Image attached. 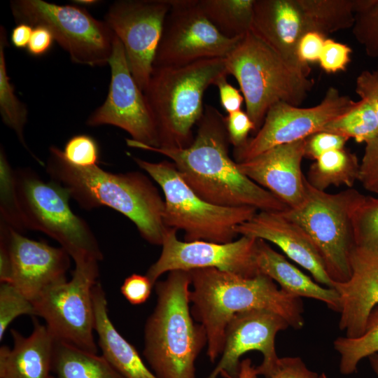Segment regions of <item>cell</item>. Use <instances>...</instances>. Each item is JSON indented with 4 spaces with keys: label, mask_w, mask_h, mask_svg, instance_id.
Listing matches in <instances>:
<instances>
[{
    "label": "cell",
    "mask_w": 378,
    "mask_h": 378,
    "mask_svg": "<svg viewBox=\"0 0 378 378\" xmlns=\"http://www.w3.org/2000/svg\"><path fill=\"white\" fill-rule=\"evenodd\" d=\"M133 160L163 192L165 227L183 230L186 241L231 242L237 235L236 227L258 212L253 207H225L206 202L184 181L172 161L151 162L139 158Z\"/></svg>",
    "instance_id": "cell-7"
},
{
    "label": "cell",
    "mask_w": 378,
    "mask_h": 378,
    "mask_svg": "<svg viewBox=\"0 0 378 378\" xmlns=\"http://www.w3.org/2000/svg\"><path fill=\"white\" fill-rule=\"evenodd\" d=\"M75 2L77 4L85 5V6H92V5L97 4L98 1H94V0H78V1H75Z\"/></svg>",
    "instance_id": "cell-52"
},
{
    "label": "cell",
    "mask_w": 378,
    "mask_h": 378,
    "mask_svg": "<svg viewBox=\"0 0 378 378\" xmlns=\"http://www.w3.org/2000/svg\"><path fill=\"white\" fill-rule=\"evenodd\" d=\"M348 140L344 136L330 132L315 133L306 139L305 158L316 160L326 152L344 148Z\"/></svg>",
    "instance_id": "cell-41"
},
{
    "label": "cell",
    "mask_w": 378,
    "mask_h": 378,
    "mask_svg": "<svg viewBox=\"0 0 378 378\" xmlns=\"http://www.w3.org/2000/svg\"><path fill=\"white\" fill-rule=\"evenodd\" d=\"M306 139L273 147L248 160L237 162L241 172L290 209L300 207L307 196L302 171Z\"/></svg>",
    "instance_id": "cell-19"
},
{
    "label": "cell",
    "mask_w": 378,
    "mask_h": 378,
    "mask_svg": "<svg viewBox=\"0 0 378 378\" xmlns=\"http://www.w3.org/2000/svg\"><path fill=\"white\" fill-rule=\"evenodd\" d=\"M357 102L330 87L321 102L302 108L279 102L272 106L255 136L241 147L234 148L236 162L251 159L277 146L290 144L322 132L334 119L352 109Z\"/></svg>",
    "instance_id": "cell-13"
},
{
    "label": "cell",
    "mask_w": 378,
    "mask_h": 378,
    "mask_svg": "<svg viewBox=\"0 0 378 378\" xmlns=\"http://www.w3.org/2000/svg\"><path fill=\"white\" fill-rule=\"evenodd\" d=\"M10 8L17 24L47 27L74 63L91 67L108 64L115 35L104 20L84 8L43 0H13Z\"/></svg>",
    "instance_id": "cell-10"
},
{
    "label": "cell",
    "mask_w": 378,
    "mask_h": 378,
    "mask_svg": "<svg viewBox=\"0 0 378 378\" xmlns=\"http://www.w3.org/2000/svg\"><path fill=\"white\" fill-rule=\"evenodd\" d=\"M356 94L372 108L378 119V70L363 71L356 78Z\"/></svg>",
    "instance_id": "cell-44"
},
{
    "label": "cell",
    "mask_w": 378,
    "mask_h": 378,
    "mask_svg": "<svg viewBox=\"0 0 378 378\" xmlns=\"http://www.w3.org/2000/svg\"><path fill=\"white\" fill-rule=\"evenodd\" d=\"M256 368L253 365L249 358L241 361L237 378H258Z\"/></svg>",
    "instance_id": "cell-50"
},
{
    "label": "cell",
    "mask_w": 378,
    "mask_h": 378,
    "mask_svg": "<svg viewBox=\"0 0 378 378\" xmlns=\"http://www.w3.org/2000/svg\"><path fill=\"white\" fill-rule=\"evenodd\" d=\"M368 359L373 372L378 377V353L371 355Z\"/></svg>",
    "instance_id": "cell-51"
},
{
    "label": "cell",
    "mask_w": 378,
    "mask_h": 378,
    "mask_svg": "<svg viewBox=\"0 0 378 378\" xmlns=\"http://www.w3.org/2000/svg\"><path fill=\"white\" fill-rule=\"evenodd\" d=\"M333 346L340 355V372L344 375L356 372L362 359L378 353V306L372 311L361 335L337 337Z\"/></svg>",
    "instance_id": "cell-31"
},
{
    "label": "cell",
    "mask_w": 378,
    "mask_h": 378,
    "mask_svg": "<svg viewBox=\"0 0 378 378\" xmlns=\"http://www.w3.org/2000/svg\"><path fill=\"white\" fill-rule=\"evenodd\" d=\"M322 132L352 138L367 145L378 138V119L368 102L360 99L349 111L328 122Z\"/></svg>",
    "instance_id": "cell-32"
},
{
    "label": "cell",
    "mask_w": 378,
    "mask_h": 378,
    "mask_svg": "<svg viewBox=\"0 0 378 378\" xmlns=\"http://www.w3.org/2000/svg\"><path fill=\"white\" fill-rule=\"evenodd\" d=\"M92 301L94 331L102 356L125 378H158L113 326L108 314L105 292L98 281L92 289Z\"/></svg>",
    "instance_id": "cell-25"
},
{
    "label": "cell",
    "mask_w": 378,
    "mask_h": 378,
    "mask_svg": "<svg viewBox=\"0 0 378 378\" xmlns=\"http://www.w3.org/2000/svg\"><path fill=\"white\" fill-rule=\"evenodd\" d=\"M316 378H327V377L325 373H322L321 374H318Z\"/></svg>",
    "instance_id": "cell-53"
},
{
    "label": "cell",
    "mask_w": 378,
    "mask_h": 378,
    "mask_svg": "<svg viewBox=\"0 0 378 378\" xmlns=\"http://www.w3.org/2000/svg\"><path fill=\"white\" fill-rule=\"evenodd\" d=\"M237 234L271 242L290 260L308 271L317 283L333 288L322 258L307 232L281 212L258 211L237 225Z\"/></svg>",
    "instance_id": "cell-20"
},
{
    "label": "cell",
    "mask_w": 378,
    "mask_h": 378,
    "mask_svg": "<svg viewBox=\"0 0 378 378\" xmlns=\"http://www.w3.org/2000/svg\"><path fill=\"white\" fill-rule=\"evenodd\" d=\"M352 33L369 57H378V0H356Z\"/></svg>",
    "instance_id": "cell-35"
},
{
    "label": "cell",
    "mask_w": 378,
    "mask_h": 378,
    "mask_svg": "<svg viewBox=\"0 0 378 378\" xmlns=\"http://www.w3.org/2000/svg\"><path fill=\"white\" fill-rule=\"evenodd\" d=\"M62 153L68 163L78 167L97 166L99 160L98 144L88 134H77L71 137Z\"/></svg>",
    "instance_id": "cell-37"
},
{
    "label": "cell",
    "mask_w": 378,
    "mask_h": 378,
    "mask_svg": "<svg viewBox=\"0 0 378 378\" xmlns=\"http://www.w3.org/2000/svg\"><path fill=\"white\" fill-rule=\"evenodd\" d=\"M108 65L111 81L106 99L88 117L87 125H113L137 142L159 147L155 124L144 94L132 75L123 46L116 36Z\"/></svg>",
    "instance_id": "cell-16"
},
{
    "label": "cell",
    "mask_w": 378,
    "mask_h": 378,
    "mask_svg": "<svg viewBox=\"0 0 378 378\" xmlns=\"http://www.w3.org/2000/svg\"><path fill=\"white\" fill-rule=\"evenodd\" d=\"M351 52L349 46L328 38L318 62L321 69L328 74L345 71L350 62Z\"/></svg>",
    "instance_id": "cell-38"
},
{
    "label": "cell",
    "mask_w": 378,
    "mask_h": 378,
    "mask_svg": "<svg viewBox=\"0 0 378 378\" xmlns=\"http://www.w3.org/2000/svg\"><path fill=\"white\" fill-rule=\"evenodd\" d=\"M360 164L357 156L348 150H330L314 160L306 178L312 186L322 191L331 186L353 188L358 181Z\"/></svg>",
    "instance_id": "cell-27"
},
{
    "label": "cell",
    "mask_w": 378,
    "mask_h": 378,
    "mask_svg": "<svg viewBox=\"0 0 378 378\" xmlns=\"http://www.w3.org/2000/svg\"><path fill=\"white\" fill-rule=\"evenodd\" d=\"M223 75H228L225 57L153 68L143 92L155 124L158 148H185L192 143V127L204 111V94Z\"/></svg>",
    "instance_id": "cell-5"
},
{
    "label": "cell",
    "mask_w": 378,
    "mask_h": 378,
    "mask_svg": "<svg viewBox=\"0 0 378 378\" xmlns=\"http://www.w3.org/2000/svg\"><path fill=\"white\" fill-rule=\"evenodd\" d=\"M225 62L228 75H232L239 85L255 133L272 106L284 102L299 106L314 87V80L309 78L311 68L286 60L251 31Z\"/></svg>",
    "instance_id": "cell-6"
},
{
    "label": "cell",
    "mask_w": 378,
    "mask_h": 378,
    "mask_svg": "<svg viewBox=\"0 0 378 378\" xmlns=\"http://www.w3.org/2000/svg\"><path fill=\"white\" fill-rule=\"evenodd\" d=\"M15 177L26 230L41 231L57 241L75 263L103 259L91 228L71 210V196L64 187L43 180L29 168L16 169Z\"/></svg>",
    "instance_id": "cell-8"
},
{
    "label": "cell",
    "mask_w": 378,
    "mask_h": 378,
    "mask_svg": "<svg viewBox=\"0 0 378 378\" xmlns=\"http://www.w3.org/2000/svg\"><path fill=\"white\" fill-rule=\"evenodd\" d=\"M324 34L314 31H308L300 39L296 49L298 60L304 64L318 61L326 38Z\"/></svg>",
    "instance_id": "cell-43"
},
{
    "label": "cell",
    "mask_w": 378,
    "mask_h": 378,
    "mask_svg": "<svg viewBox=\"0 0 378 378\" xmlns=\"http://www.w3.org/2000/svg\"><path fill=\"white\" fill-rule=\"evenodd\" d=\"M33 27L27 24H18L10 34L12 44L18 49L27 48L32 34Z\"/></svg>",
    "instance_id": "cell-49"
},
{
    "label": "cell",
    "mask_w": 378,
    "mask_h": 378,
    "mask_svg": "<svg viewBox=\"0 0 378 378\" xmlns=\"http://www.w3.org/2000/svg\"><path fill=\"white\" fill-rule=\"evenodd\" d=\"M155 285L158 300L145 326L144 356L158 378H196L195 360L207 337L191 314L190 272H169Z\"/></svg>",
    "instance_id": "cell-4"
},
{
    "label": "cell",
    "mask_w": 378,
    "mask_h": 378,
    "mask_svg": "<svg viewBox=\"0 0 378 378\" xmlns=\"http://www.w3.org/2000/svg\"><path fill=\"white\" fill-rule=\"evenodd\" d=\"M300 357L279 358L277 365L269 378H316Z\"/></svg>",
    "instance_id": "cell-45"
},
{
    "label": "cell",
    "mask_w": 378,
    "mask_h": 378,
    "mask_svg": "<svg viewBox=\"0 0 378 378\" xmlns=\"http://www.w3.org/2000/svg\"><path fill=\"white\" fill-rule=\"evenodd\" d=\"M280 315L265 309H251L233 316L227 325L223 351L218 364L205 378H237L240 358L247 352L258 351L263 360L256 367L258 375L269 378L279 358L275 348L276 334L289 327Z\"/></svg>",
    "instance_id": "cell-17"
},
{
    "label": "cell",
    "mask_w": 378,
    "mask_h": 378,
    "mask_svg": "<svg viewBox=\"0 0 378 378\" xmlns=\"http://www.w3.org/2000/svg\"><path fill=\"white\" fill-rule=\"evenodd\" d=\"M176 232L166 227L161 254L146 272L153 286L161 275L176 270L216 268L244 277L260 274L255 260L257 239L241 236L224 244L182 241L178 239Z\"/></svg>",
    "instance_id": "cell-15"
},
{
    "label": "cell",
    "mask_w": 378,
    "mask_h": 378,
    "mask_svg": "<svg viewBox=\"0 0 378 378\" xmlns=\"http://www.w3.org/2000/svg\"><path fill=\"white\" fill-rule=\"evenodd\" d=\"M153 286L146 275L132 274L125 279L120 291L130 303L136 305L148 299Z\"/></svg>",
    "instance_id": "cell-42"
},
{
    "label": "cell",
    "mask_w": 378,
    "mask_h": 378,
    "mask_svg": "<svg viewBox=\"0 0 378 378\" xmlns=\"http://www.w3.org/2000/svg\"><path fill=\"white\" fill-rule=\"evenodd\" d=\"M35 315L31 300L13 284L2 283L0 286V340L10 323L21 315Z\"/></svg>",
    "instance_id": "cell-36"
},
{
    "label": "cell",
    "mask_w": 378,
    "mask_h": 378,
    "mask_svg": "<svg viewBox=\"0 0 378 378\" xmlns=\"http://www.w3.org/2000/svg\"><path fill=\"white\" fill-rule=\"evenodd\" d=\"M351 275L334 282L340 298L339 328L355 338L365 330L372 311L378 306V253L355 246L350 257Z\"/></svg>",
    "instance_id": "cell-21"
},
{
    "label": "cell",
    "mask_w": 378,
    "mask_h": 378,
    "mask_svg": "<svg viewBox=\"0 0 378 378\" xmlns=\"http://www.w3.org/2000/svg\"><path fill=\"white\" fill-rule=\"evenodd\" d=\"M306 189L305 201L300 207L281 213L309 234L330 279L346 281L351 275L350 257L356 246L352 217L363 193L354 188L328 193L314 188L307 179Z\"/></svg>",
    "instance_id": "cell-9"
},
{
    "label": "cell",
    "mask_w": 378,
    "mask_h": 378,
    "mask_svg": "<svg viewBox=\"0 0 378 378\" xmlns=\"http://www.w3.org/2000/svg\"><path fill=\"white\" fill-rule=\"evenodd\" d=\"M225 125L230 143L234 148L241 147L248 139L251 132L255 133V127L246 111L242 110L225 116Z\"/></svg>",
    "instance_id": "cell-40"
},
{
    "label": "cell",
    "mask_w": 378,
    "mask_h": 378,
    "mask_svg": "<svg viewBox=\"0 0 378 378\" xmlns=\"http://www.w3.org/2000/svg\"><path fill=\"white\" fill-rule=\"evenodd\" d=\"M12 264L9 248L5 232L0 229V281L10 283Z\"/></svg>",
    "instance_id": "cell-48"
},
{
    "label": "cell",
    "mask_w": 378,
    "mask_h": 378,
    "mask_svg": "<svg viewBox=\"0 0 378 378\" xmlns=\"http://www.w3.org/2000/svg\"><path fill=\"white\" fill-rule=\"evenodd\" d=\"M10 333L13 347H0V378H52L55 338L47 326L35 319L29 336Z\"/></svg>",
    "instance_id": "cell-23"
},
{
    "label": "cell",
    "mask_w": 378,
    "mask_h": 378,
    "mask_svg": "<svg viewBox=\"0 0 378 378\" xmlns=\"http://www.w3.org/2000/svg\"><path fill=\"white\" fill-rule=\"evenodd\" d=\"M314 31L330 34L352 29L356 0H300Z\"/></svg>",
    "instance_id": "cell-29"
},
{
    "label": "cell",
    "mask_w": 378,
    "mask_h": 378,
    "mask_svg": "<svg viewBox=\"0 0 378 378\" xmlns=\"http://www.w3.org/2000/svg\"><path fill=\"white\" fill-rule=\"evenodd\" d=\"M311 31L300 0H255L251 31L289 62L311 68L296 55L300 39Z\"/></svg>",
    "instance_id": "cell-22"
},
{
    "label": "cell",
    "mask_w": 378,
    "mask_h": 378,
    "mask_svg": "<svg viewBox=\"0 0 378 378\" xmlns=\"http://www.w3.org/2000/svg\"><path fill=\"white\" fill-rule=\"evenodd\" d=\"M52 378H125L102 355L55 340Z\"/></svg>",
    "instance_id": "cell-26"
},
{
    "label": "cell",
    "mask_w": 378,
    "mask_h": 378,
    "mask_svg": "<svg viewBox=\"0 0 378 378\" xmlns=\"http://www.w3.org/2000/svg\"><path fill=\"white\" fill-rule=\"evenodd\" d=\"M12 264L13 284L31 302L46 290L66 281L70 255L62 247L31 239L0 222Z\"/></svg>",
    "instance_id": "cell-18"
},
{
    "label": "cell",
    "mask_w": 378,
    "mask_h": 378,
    "mask_svg": "<svg viewBox=\"0 0 378 378\" xmlns=\"http://www.w3.org/2000/svg\"><path fill=\"white\" fill-rule=\"evenodd\" d=\"M255 260L260 274L277 283L280 288L298 298L314 299L340 312L337 292L317 283L274 250L266 241L257 239Z\"/></svg>",
    "instance_id": "cell-24"
},
{
    "label": "cell",
    "mask_w": 378,
    "mask_h": 378,
    "mask_svg": "<svg viewBox=\"0 0 378 378\" xmlns=\"http://www.w3.org/2000/svg\"><path fill=\"white\" fill-rule=\"evenodd\" d=\"M99 261L75 263L70 281L46 290L31 302L55 340L97 354L94 338L92 289L98 281Z\"/></svg>",
    "instance_id": "cell-11"
},
{
    "label": "cell",
    "mask_w": 378,
    "mask_h": 378,
    "mask_svg": "<svg viewBox=\"0 0 378 378\" xmlns=\"http://www.w3.org/2000/svg\"><path fill=\"white\" fill-rule=\"evenodd\" d=\"M352 220L356 246L378 253V198L363 194Z\"/></svg>",
    "instance_id": "cell-34"
},
{
    "label": "cell",
    "mask_w": 378,
    "mask_h": 378,
    "mask_svg": "<svg viewBox=\"0 0 378 378\" xmlns=\"http://www.w3.org/2000/svg\"><path fill=\"white\" fill-rule=\"evenodd\" d=\"M169 0H120L104 21L121 41L133 78L144 92L153 69Z\"/></svg>",
    "instance_id": "cell-14"
},
{
    "label": "cell",
    "mask_w": 378,
    "mask_h": 378,
    "mask_svg": "<svg viewBox=\"0 0 378 378\" xmlns=\"http://www.w3.org/2000/svg\"><path fill=\"white\" fill-rule=\"evenodd\" d=\"M54 41L53 35L47 27H34L27 50L29 55L40 57L50 50Z\"/></svg>",
    "instance_id": "cell-47"
},
{
    "label": "cell",
    "mask_w": 378,
    "mask_h": 378,
    "mask_svg": "<svg viewBox=\"0 0 378 378\" xmlns=\"http://www.w3.org/2000/svg\"><path fill=\"white\" fill-rule=\"evenodd\" d=\"M227 76H220L214 83L219 91L221 106L227 114L241 110L244 101L240 90L237 89L227 81Z\"/></svg>",
    "instance_id": "cell-46"
},
{
    "label": "cell",
    "mask_w": 378,
    "mask_h": 378,
    "mask_svg": "<svg viewBox=\"0 0 378 378\" xmlns=\"http://www.w3.org/2000/svg\"><path fill=\"white\" fill-rule=\"evenodd\" d=\"M46 168L50 180L64 187L82 208L110 207L133 222L148 242L162 246L164 202L146 175L112 173L99 165L78 167L68 163L62 150L54 146L49 148Z\"/></svg>",
    "instance_id": "cell-3"
},
{
    "label": "cell",
    "mask_w": 378,
    "mask_h": 378,
    "mask_svg": "<svg viewBox=\"0 0 378 378\" xmlns=\"http://www.w3.org/2000/svg\"><path fill=\"white\" fill-rule=\"evenodd\" d=\"M8 46L5 28L0 27V113L4 123L17 135L21 144L32 155L38 162L43 164L31 153L27 146L24 129L27 121L28 111L26 105L16 96L15 89L8 76L5 49Z\"/></svg>",
    "instance_id": "cell-30"
},
{
    "label": "cell",
    "mask_w": 378,
    "mask_h": 378,
    "mask_svg": "<svg viewBox=\"0 0 378 378\" xmlns=\"http://www.w3.org/2000/svg\"><path fill=\"white\" fill-rule=\"evenodd\" d=\"M358 181L366 190L378 194V138L365 145Z\"/></svg>",
    "instance_id": "cell-39"
},
{
    "label": "cell",
    "mask_w": 378,
    "mask_h": 378,
    "mask_svg": "<svg viewBox=\"0 0 378 378\" xmlns=\"http://www.w3.org/2000/svg\"><path fill=\"white\" fill-rule=\"evenodd\" d=\"M255 0H199L204 14L223 36H244L251 31Z\"/></svg>",
    "instance_id": "cell-28"
},
{
    "label": "cell",
    "mask_w": 378,
    "mask_h": 378,
    "mask_svg": "<svg viewBox=\"0 0 378 378\" xmlns=\"http://www.w3.org/2000/svg\"><path fill=\"white\" fill-rule=\"evenodd\" d=\"M169 3L153 68L225 58L243 37L230 38L220 33L204 14L199 0H169Z\"/></svg>",
    "instance_id": "cell-12"
},
{
    "label": "cell",
    "mask_w": 378,
    "mask_h": 378,
    "mask_svg": "<svg viewBox=\"0 0 378 378\" xmlns=\"http://www.w3.org/2000/svg\"><path fill=\"white\" fill-rule=\"evenodd\" d=\"M0 214L1 220L22 233L26 230L18 195L15 170L13 169L5 150L0 149Z\"/></svg>",
    "instance_id": "cell-33"
},
{
    "label": "cell",
    "mask_w": 378,
    "mask_h": 378,
    "mask_svg": "<svg viewBox=\"0 0 378 378\" xmlns=\"http://www.w3.org/2000/svg\"><path fill=\"white\" fill-rule=\"evenodd\" d=\"M132 148L162 154L174 164L188 186L202 200L225 207L249 206L281 212L288 207L244 174L229 155L225 116L206 104L192 143L185 148H155L126 139Z\"/></svg>",
    "instance_id": "cell-1"
},
{
    "label": "cell",
    "mask_w": 378,
    "mask_h": 378,
    "mask_svg": "<svg viewBox=\"0 0 378 378\" xmlns=\"http://www.w3.org/2000/svg\"><path fill=\"white\" fill-rule=\"evenodd\" d=\"M189 272L191 314L205 329L206 354L212 363L222 354L227 323L239 312L265 309L282 316L295 330L304 326L301 298L278 288L265 274L244 277L216 268Z\"/></svg>",
    "instance_id": "cell-2"
}]
</instances>
